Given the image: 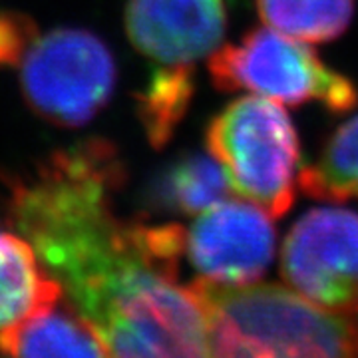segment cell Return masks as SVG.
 I'll return each instance as SVG.
<instances>
[{"label": "cell", "instance_id": "4fadbf2b", "mask_svg": "<svg viewBox=\"0 0 358 358\" xmlns=\"http://www.w3.org/2000/svg\"><path fill=\"white\" fill-rule=\"evenodd\" d=\"M195 94V70L155 68L136 96V110L148 141L164 148L185 117Z\"/></svg>", "mask_w": 358, "mask_h": 358}, {"label": "cell", "instance_id": "9a60e30c", "mask_svg": "<svg viewBox=\"0 0 358 358\" xmlns=\"http://www.w3.org/2000/svg\"><path fill=\"white\" fill-rule=\"evenodd\" d=\"M261 18L271 28L303 42H329L345 32L355 0H257Z\"/></svg>", "mask_w": 358, "mask_h": 358}, {"label": "cell", "instance_id": "6da1fadb", "mask_svg": "<svg viewBox=\"0 0 358 358\" xmlns=\"http://www.w3.org/2000/svg\"><path fill=\"white\" fill-rule=\"evenodd\" d=\"M126 167L106 140H86L6 181L14 227L60 279L72 305L98 329L120 294L154 268L179 271L185 231L114 211Z\"/></svg>", "mask_w": 358, "mask_h": 358}, {"label": "cell", "instance_id": "ba28073f", "mask_svg": "<svg viewBox=\"0 0 358 358\" xmlns=\"http://www.w3.org/2000/svg\"><path fill=\"white\" fill-rule=\"evenodd\" d=\"M271 215L251 201H219L185 231V253L199 279L225 285L259 281L275 255Z\"/></svg>", "mask_w": 358, "mask_h": 358}, {"label": "cell", "instance_id": "3957f363", "mask_svg": "<svg viewBox=\"0 0 358 358\" xmlns=\"http://www.w3.org/2000/svg\"><path fill=\"white\" fill-rule=\"evenodd\" d=\"M209 154L229 178L231 189L281 217L294 203L301 148L281 103L263 96H243L221 110L207 128Z\"/></svg>", "mask_w": 358, "mask_h": 358}, {"label": "cell", "instance_id": "9c48e42d", "mask_svg": "<svg viewBox=\"0 0 358 358\" xmlns=\"http://www.w3.org/2000/svg\"><path fill=\"white\" fill-rule=\"evenodd\" d=\"M227 28L223 0H128L126 32L157 68L195 70L217 50Z\"/></svg>", "mask_w": 358, "mask_h": 358}, {"label": "cell", "instance_id": "30bf717a", "mask_svg": "<svg viewBox=\"0 0 358 358\" xmlns=\"http://www.w3.org/2000/svg\"><path fill=\"white\" fill-rule=\"evenodd\" d=\"M58 303L2 329L0 352L10 357H110L98 329L74 305L60 307Z\"/></svg>", "mask_w": 358, "mask_h": 358}, {"label": "cell", "instance_id": "8992f818", "mask_svg": "<svg viewBox=\"0 0 358 358\" xmlns=\"http://www.w3.org/2000/svg\"><path fill=\"white\" fill-rule=\"evenodd\" d=\"M179 273H150L131 285L98 331L114 357H205L209 324L193 282Z\"/></svg>", "mask_w": 358, "mask_h": 358}, {"label": "cell", "instance_id": "7a4b0ae2", "mask_svg": "<svg viewBox=\"0 0 358 358\" xmlns=\"http://www.w3.org/2000/svg\"><path fill=\"white\" fill-rule=\"evenodd\" d=\"M215 357H358V329L281 285L193 281Z\"/></svg>", "mask_w": 358, "mask_h": 358}, {"label": "cell", "instance_id": "5b68a950", "mask_svg": "<svg viewBox=\"0 0 358 358\" xmlns=\"http://www.w3.org/2000/svg\"><path fill=\"white\" fill-rule=\"evenodd\" d=\"M18 66L26 103L62 128L86 126L108 106L117 80L112 50L84 28L38 34Z\"/></svg>", "mask_w": 358, "mask_h": 358}, {"label": "cell", "instance_id": "2e32d148", "mask_svg": "<svg viewBox=\"0 0 358 358\" xmlns=\"http://www.w3.org/2000/svg\"><path fill=\"white\" fill-rule=\"evenodd\" d=\"M38 34V24L28 14L0 10V68L20 64Z\"/></svg>", "mask_w": 358, "mask_h": 358}, {"label": "cell", "instance_id": "5bb4252c", "mask_svg": "<svg viewBox=\"0 0 358 358\" xmlns=\"http://www.w3.org/2000/svg\"><path fill=\"white\" fill-rule=\"evenodd\" d=\"M299 185L322 201L358 199V115L334 131L315 164L301 167Z\"/></svg>", "mask_w": 358, "mask_h": 358}, {"label": "cell", "instance_id": "7c38bea8", "mask_svg": "<svg viewBox=\"0 0 358 358\" xmlns=\"http://www.w3.org/2000/svg\"><path fill=\"white\" fill-rule=\"evenodd\" d=\"M229 192V178L213 155L187 154L167 166L152 181L148 201L157 209L197 215L223 201Z\"/></svg>", "mask_w": 358, "mask_h": 358}, {"label": "cell", "instance_id": "8fae6325", "mask_svg": "<svg viewBox=\"0 0 358 358\" xmlns=\"http://www.w3.org/2000/svg\"><path fill=\"white\" fill-rule=\"evenodd\" d=\"M62 291L42 268L34 247L0 227V331L58 303Z\"/></svg>", "mask_w": 358, "mask_h": 358}, {"label": "cell", "instance_id": "52a82bcc", "mask_svg": "<svg viewBox=\"0 0 358 358\" xmlns=\"http://www.w3.org/2000/svg\"><path fill=\"white\" fill-rule=\"evenodd\" d=\"M281 275L296 293L338 315L358 310V213L319 207L287 235Z\"/></svg>", "mask_w": 358, "mask_h": 358}, {"label": "cell", "instance_id": "277c9868", "mask_svg": "<svg viewBox=\"0 0 358 358\" xmlns=\"http://www.w3.org/2000/svg\"><path fill=\"white\" fill-rule=\"evenodd\" d=\"M217 90H247L287 106L320 102L331 112H348L358 103L357 86L334 72L303 40L275 28H255L239 44L219 46L209 58Z\"/></svg>", "mask_w": 358, "mask_h": 358}]
</instances>
